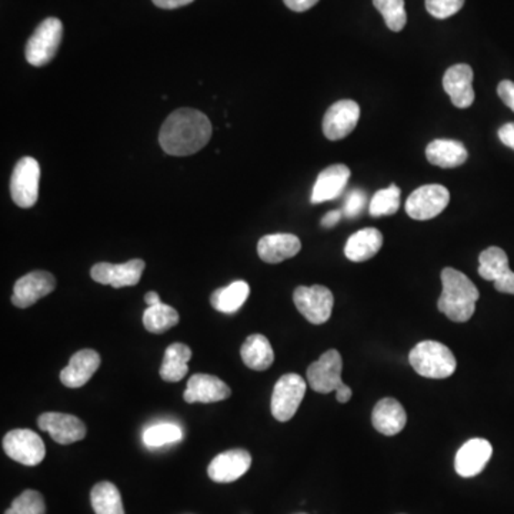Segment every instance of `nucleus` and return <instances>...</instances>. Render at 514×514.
<instances>
[{
  "label": "nucleus",
  "instance_id": "obj_7",
  "mask_svg": "<svg viewBox=\"0 0 514 514\" xmlns=\"http://www.w3.org/2000/svg\"><path fill=\"white\" fill-rule=\"evenodd\" d=\"M40 166L37 159H20L10 177V194L19 207L35 206L39 197Z\"/></svg>",
  "mask_w": 514,
  "mask_h": 514
},
{
  "label": "nucleus",
  "instance_id": "obj_17",
  "mask_svg": "<svg viewBox=\"0 0 514 514\" xmlns=\"http://www.w3.org/2000/svg\"><path fill=\"white\" fill-rule=\"evenodd\" d=\"M473 69L465 63L452 66L446 70L443 78L445 92L450 96L453 105L459 109H467L475 102L473 90Z\"/></svg>",
  "mask_w": 514,
  "mask_h": 514
},
{
  "label": "nucleus",
  "instance_id": "obj_43",
  "mask_svg": "<svg viewBox=\"0 0 514 514\" xmlns=\"http://www.w3.org/2000/svg\"><path fill=\"white\" fill-rule=\"evenodd\" d=\"M351 389L348 384H341L338 390H336V399H338L339 404H348L349 400L351 399Z\"/></svg>",
  "mask_w": 514,
  "mask_h": 514
},
{
  "label": "nucleus",
  "instance_id": "obj_19",
  "mask_svg": "<svg viewBox=\"0 0 514 514\" xmlns=\"http://www.w3.org/2000/svg\"><path fill=\"white\" fill-rule=\"evenodd\" d=\"M100 366V356L92 349H83L70 357L68 366L60 372V382L69 389L85 386Z\"/></svg>",
  "mask_w": 514,
  "mask_h": 514
},
{
  "label": "nucleus",
  "instance_id": "obj_1",
  "mask_svg": "<svg viewBox=\"0 0 514 514\" xmlns=\"http://www.w3.org/2000/svg\"><path fill=\"white\" fill-rule=\"evenodd\" d=\"M212 123L196 109H179L164 121L159 133V143L167 154L189 156L209 143L212 138Z\"/></svg>",
  "mask_w": 514,
  "mask_h": 514
},
{
  "label": "nucleus",
  "instance_id": "obj_44",
  "mask_svg": "<svg viewBox=\"0 0 514 514\" xmlns=\"http://www.w3.org/2000/svg\"><path fill=\"white\" fill-rule=\"evenodd\" d=\"M144 301H146V305L148 306L159 305V303H162L161 296H159L156 292L146 293V296H144Z\"/></svg>",
  "mask_w": 514,
  "mask_h": 514
},
{
  "label": "nucleus",
  "instance_id": "obj_34",
  "mask_svg": "<svg viewBox=\"0 0 514 514\" xmlns=\"http://www.w3.org/2000/svg\"><path fill=\"white\" fill-rule=\"evenodd\" d=\"M5 514H47V505L39 491L25 490Z\"/></svg>",
  "mask_w": 514,
  "mask_h": 514
},
{
  "label": "nucleus",
  "instance_id": "obj_5",
  "mask_svg": "<svg viewBox=\"0 0 514 514\" xmlns=\"http://www.w3.org/2000/svg\"><path fill=\"white\" fill-rule=\"evenodd\" d=\"M306 394V382L296 373L285 374L278 380L272 394L273 417L278 422H288L295 416Z\"/></svg>",
  "mask_w": 514,
  "mask_h": 514
},
{
  "label": "nucleus",
  "instance_id": "obj_41",
  "mask_svg": "<svg viewBox=\"0 0 514 514\" xmlns=\"http://www.w3.org/2000/svg\"><path fill=\"white\" fill-rule=\"evenodd\" d=\"M156 6L161 9H177V7H184L186 5L192 4L194 0H152Z\"/></svg>",
  "mask_w": 514,
  "mask_h": 514
},
{
  "label": "nucleus",
  "instance_id": "obj_22",
  "mask_svg": "<svg viewBox=\"0 0 514 514\" xmlns=\"http://www.w3.org/2000/svg\"><path fill=\"white\" fill-rule=\"evenodd\" d=\"M374 429L384 435H394L406 426L407 414L399 400L386 397L380 400L372 413Z\"/></svg>",
  "mask_w": 514,
  "mask_h": 514
},
{
  "label": "nucleus",
  "instance_id": "obj_35",
  "mask_svg": "<svg viewBox=\"0 0 514 514\" xmlns=\"http://www.w3.org/2000/svg\"><path fill=\"white\" fill-rule=\"evenodd\" d=\"M465 6V0H426V9L435 19H447Z\"/></svg>",
  "mask_w": 514,
  "mask_h": 514
},
{
  "label": "nucleus",
  "instance_id": "obj_14",
  "mask_svg": "<svg viewBox=\"0 0 514 514\" xmlns=\"http://www.w3.org/2000/svg\"><path fill=\"white\" fill-rule=\"evenodd\" d=\"M144 266L146 265L142 259L129 260L123 265L98 263L90 270V276L95 282L100 283V285H110L115 288H128V286H136L141 282Z\"/></svg>",
  "mask_w": 514,
  "mask_h": 514
},
{
  "label": "nucleus",
  "instance_id": "obj_13",
  "mask_svg": "<svg viewBox=\"0 0 514 514\" xmlns=\"http://www.w3.org/2000/svg\"><path fill=\"white\" fill-rule=\"evenodd\" d=\"M55 288L56 280L52 273L45 270L27 273L15 283L12 303L19 309L30 308Z\"/></svg>",
  "mask_w": 514,
  "mask_h": 514
},
{
  "label": "nucleus",
  "instance_id": "obj_28",
  "mask_svg": "<svg viewBox=\"0 0 514 514\" xmlns=\"http://www.w3.org/2000/svg\"><path fill=\"white\" fill-rule=\"evenodd\" d=\"M90 501L96 514H125L121 491L113 483H98L90 491Z\"/></svg>",
  "mask_w": 514,
  "mask_h": 514
},
{
  "label": "nucleus",
  "instance_id": "obj_25",
  "mask_svg": "<svg viewBox=\"0 0 514 514\" xmlns=\"http://www.w3.org/2000/svg\"><path fill=\"white\" fill-rule=\"evenodd\" d=\"M243 363L252 371H267L275 362L272 344L263 334H252L240 349Z\"/></svg>",
  "mask_w": 514,
  "mask_h": 514
},
{
  "label": "nucleus",
  "instance_id": "obj_10",
  "mask_svg": "<svg viewBox=\"0 0 514 514\" xmlns=\"http://www.w3.org/2000/svg\"><path fill=\"white\" fill-rule=\"evenodd\" d=\"M343 361L338 351H328L308 369V382L318 393L328 394L336 392L343 384L341 380Z\"/></svg>",
  "mask_w": 514,
  "mask_h": 514
},
{
  "label": "nucleus",
  "instance_id": "obj_9",
  "mask_svg": "<svg viewBox=\"0 0 514 514\" xmlns=\"http://www.w3.org/2000/svg\"><path fill=\"white\" fill-rule=\"evenodd\" d=\"M450 202L449 190L442 184H425L410 194L406 214L414 220H430L439 216Z\"/></svg>",
  "mask_w": 514,
  "mask_h": 514
},
{
  "label": "nucleus",
  "instance_id": "obj_24",
  "mask_svg": "<svg viewBox=\"0 0 514 514\" xmlns=\"http://www.w3.org/2000/svg\"><path fill=\"white\" fill-rule=\"evenodd\" d=\"M467 151L459 141L435 139L426 148V158L433 166L442 169H455L467 161Z\"/></svg>",
  "mask_w": 514,
  "mask_h": 514
},
{
  "label": "nucleus",
  "instance_id": "obj_38",
  "mask_svg": "<svg viewBox=\"0 0 514 514\" xmlns=\"http://www.w3.org/2000/svg\"><path fill=\"white\" fill-rule=\"evenodd\" d=\"M495 288L498 292L514 295V272L510 270L508 275L498 278V282H495Z\"/></svg>",
  "mask_w": 514,
  "mask_h": 514
},
{
  "label": "nucleus",
  "instance_id": "obj_39",
  "mask_svg": "<svg viewBox=\"0 0 514 514\" xmlns=\"http://www.w3.org/2000/svg\"><path fill=\"white\" fill-rule=\"evenodd\" d=\"M498 139H500L501 143L514 151V123H506L505 126H501L498 129Z\"/></svg>",
  "mask_w": 514,
  "mask_h": 514
},
{
  "label": "nucleus",
  "instance_id": "obj_29",
  "mask_svg": "<svg viewBox=\"0 0 514 514\" xmlns=\"http://www.w3.org/2000/svg\"><path fill=\"white\" fill-rule=\"evenodd\" d=\"M478 262H480L478 275L488 282H498V278L510 272L508 255L505 250L495 247V246L483 250L478 257Z\"/></svg>",
  "mask_w": 514,
  "mask_h": 514
},
{
  "label": "nucleus",
  "instance_id": "obj_36",
  "mask_svg": "<svg viewBox=\"0 0 514 514\" xmlns=\"http://www.w3.org/2000/svg\"><path fill=\"white\" fill-rule=\"evenodd\" d=\"M364 205H366V194L363 190H351L344 202L343 214L348 217L359 216V214L364 209Z\"/></svg>",
  "mask_w": 514,
  "mask_h": 514
},
{
  "label": "nucleus",
  "instance_id": "obj_12",
  "mask_svg": "<svg viewBox=\"0 0 514 514\" xmlns=\"http://www.w3.org/2000/svg\"><path fill=\"white\" fill-rule=\"evenodd\" d=\"M37 426L49 433L59 445H72L86 437V425L79 417L66 413H43L37 419Z\"/></svg>",
  "mask_w": 514,
  "mask_h": 514
},
{
  "label": "nucleus",
  "instance_id": "obj_27",
  "mask_svg": "<svg viewBox=\"0 0 514 514\" xmlns=\"http://www.w3.org/2000/svg\"><path fill=\"white\" fill-rule=\"evenodd\" d=\"M250 288L243 280L230 283L226 288H220L215 290L210 296V303L217 311L232 315L239 310L245 301L249 298Z\"/></svg>",
  "mask_w": 514,
  "mask_h": 514
},
{
  "label": "nucleus",
  "instance_id": "obj_45",
  "mask_svg": "<svg viewBox=\"0 0 514 514\" xmlns=\"http://www.w3.org/2000/svg\"><path fill=\"white\" fill-rule=\"evenodd\" d=\"M299 514H305V513H299Z\"/></svg>",
  "mask_w": 514,
  "mask_h": 514
},
{
  "label": "nucleus",
  "instance_id": "obj_21",
  "mask_svg": "<svg viewBox=\"0 0 514 514\" xmlns=\"http://www.w3.org/2000/svg\"><path fill=\"white\" fill-rule=\"evenodd\" d=\"M301 249V243L298 236L290 233H275L263 236L257 243V253L265 263L276 265L286 259L295 257Z\"/></svg>",
  "mask_w": 514,
  "mask_h": 514
},
{
  "label": "nucleus",
  "instance_id": "obj_37",
  "mask_svg": "<svg viewBox=\"0 0 514 514\" xmlns=\"http://www.w3.org/2000/svg\"><path fill=\"white\" fill-rule=\"evenodd\" d=\"M498 95L503 103L514 111V83L511 80H503L498 83Z\"/></svg>",
  "mask_w": 514,
  "mask_h": 514
},
{
  "label": "nucleus",
  "instance_id": "obj_18",
  "mask_svg": "<svg viewBox=\"0 0 514 514\" xmlns=\"http://www.w3.org/2000/svg\"><path fill=\"white\" fill-rule=\"evenodd\" d=\"M493 455V447L486 439L466 442L456 455L455 468L462 477H475L483 472Z\"/></svg>",
  "mask_w": 514,
  "mask_h": 514
},
{
  "label": "nucleus",
  "instance_id": "obj_40",
  "mask_svg": "<svg viewBox=\"0 0 514 514\" xmlns=\"http://www.w3.org/2000/svg\"><path fill=\"white\" fill-rule=\"evenodd\" d=\"M283 2L293 12H306L315 6L319 0H283Z\"/></svg>",
  "mask_w": 514,
  "mask_h": 514
},
{
  "label": "nucleus",
  "instance_id": "obj_11",
  "mask_svg": "<svg viewBox=\"0 0 514 514\" xmlns=\"http://www.w3.org/2000/svg\"><path fill=\"white\" fill-rule=\"evenodd\" d=\"M361 118V106L354 100H339L331 105L323 118V133L329 141H341L351 135Z\"/></svg>",
  "mask_w": 514,
  "mask_h": 514
},
{
  "label": "nucleus",
  "instance_id": "obj_31",
  "mask_svg": "<svg viewBox=\"0 0 514 514\" xmlns=\"http://www.w3.org/2000/svg\"><path fill=\"white\" fill-rule=\"evenodd\" d=\"M400 194L402 190L396 184H390L387 189L377 190L369 206L372 216H390L396 214L400 207Z\"/></svg>",
  "mask_w": 514,
  "mask_h": 514
},
{
  "label": "nucleus",
  "instance_id": "obj_2",
  "mask_svg": "<svg viewBox=\"0 0 514 514\" xmlns=\"http://www.w3.org/2000/svg\"><path fill=\"white\" fill-rule=\"evenodd\" d=\"M443 292L437 308L443 315L457 323H465L475 315L478 293L475 283L459 270L446 267L442 275Z\"/></svg>",
  "mask_w": 514,
  "mask_h": 514
},
{
  "label": "nucleus",
  "instance_id": "obj_42",
  "mask_svg": "<svg viewBox=\"0 0 514 514\" xmlns=\"http://www.w3.org/2000/svg\"><path fill=\"white\" fill-rule=\"evenodd\" d=\"M341 210H331L326 215L323 219H321V226L323 227H333L341 222Z\"/></svg>",
  "mask_w": 514,
  "mask_h": 514
},
{
  "label": "nucleus",
  "instance_id": "obj_33",
  "mask_svg": "<svg viewBox=\"0 0 514 514\" xmlns=\"http://www.w3.org/2000/svg\"><path fill=\"white\" fill-rule=\"evenodd\" d=\"M184 437L182 429L172 423H162L158 426H152L144 430L143 442L149 449H156L164 445L179 442Z\"/></svg>",
  "mask_w": 514,
  "mask_h": 514
},
{
  "label": "nucleus",
  "instance_id": "obj_30",
  "mask_svg": "<svg viewBox=\"0 0 514 514\" xmlns=\"http://www.w3.org/2000/svg\"><path fill=\"white\" fill-rule=\"evenodd\" d=\"M179 323V313L172 306L159 303L148 306L143 313V325L151 333L161 334Z\"/></svg>",
  "mask_w": 514,
  "mask_h": 514
},
{
  "label": "nucleus",
  "instance_id": "obj_4",
  "mask_svg": "<svg viewBox=\"0 0 514 514\" xmlns=\"http://www.w3.org/2000/svg\"><path fill=\"white\" fill-rule=\"evenodd\" d=\"M63 25L58 17H47L37 27L26 43V60L32 66L47 65L59 49Z\"/></svg>",
  "mask_w": 514,
  "mask_h": 514
},
{
  "label": "nucleus",
  "instance_id": "obj_6",
  "mask_svg": "<svg viewBox=\"0 0 514 514\" xmlns=\"http://www.w3.org/2000/svg\"><path fill=\"white\" fill-rule=\"evenodd\" d=\"M296 308L313 325H323L333 310V293L321 285L299 286L293 293Z\"/></svg>",
  "mask_w": 514,
  "mask_h": 514
},
{
  "label": "nucleus",
  "instance_id": "obj_23",
  "mask_svg": "<svg viewBox=\"0 0 514 514\" xmlns=\"http://www.w3.org/2000/svg\"><path fill=\"white\" fill-rule=\"evenodd\" d=\"M383 246V235L374 227H366L351 235L344 246V255L351 262L361 263L372 259Z\"/></svg>",
  "mask_w": 514,
  "mask_h": 514
},
{
  "label": "nucleus",
  "instance_id": "obj_26",
  "mask_svg": "<svg viewBox=\"0 0 514 514\" xmlns=\"http://www.w3.org/2000/svg\"><path fill=\"white\" fill-rule=\"evenodd\" d=\"M190 359H192V351L189 346L184 343H173L164 351L163 363L161 366V377L164 382L169 383H176L186 377L189 372Z\"/></svg>",
  "mask_w": 514,
  "mask_h": 514
},
{
  "label": "nucleus",
  "instance_id": "obj_32",
  "mask_svg": "<svg viewBox=\"0 0 514 514\" xmlns=\"http://www.w3.org/2000/svg\"><path fill=\"white\" fill-rule=\"evenodd\" d=\"M374 7L383 16L384 24L392 32H400L407 24L404 0H373Z\"/></svg>",
  "mask_w": 514,
  "mask_h": 514
},
{
  "label": "nucleus",
  "instance_id": "obj_16",
  "mask_svg": "<svg viewBox=\"0 0 514 514\" xmlns=\"http://www.w3.org/2000/svg\"><path fill=\"white\" fill-rule=\"evenodd\" d=\"M232 389L219 377L212 374H194L187 382L184 399L186 404H216L229 399Z\"/></svg>",
  "mask_w": 514,
  "mask_h": 514
},
{
  "label": "nucleus",
  "instance_id": "obj_20",
  "mask_svg": "<svg viewBox=\"0 0 514 514\" xmlns=\"http://www.w3.org/2000/svg\"><path fill=\"white\" fill-rule=\"evenodd\" d=\"M351 172L346 164H333L326 167L318 176L310 202L313 205L323 204L329 200L336 199L343 194L344 187L351 181Z\"/></svg>",
  "mask_w": 514,
  "mask_h": 514
},
{
  "label": "nucleus",
  "instance_id": "obj_8",
  "mask_svg": "<svg viewBox=\"0 0 514 514\" xmlns=\"http://www.w3.org/2000/svg\"><path fill=\"white\" fill-rule=\"evenodd\" d=\"M4 450L10 459L25 466H37L47 456V447L40 435L32 430L16 429L4 437Z\"/></svg>",
  "mask_w": 514,
  "mask_h": 514
},
{
  "label": "nucleus",
  "instance_id": "obj_3",
  "mask_svg": "<svg viewBox=\"0 0 514 514\" xmlns=\"http://www.w3.org/2000/svg\"><path fill=\"white\" fill-rule=\"evenodd\" d=\"M409 362L416 373L427 379H447L457 367L453 351L435 341L417 343L410 351Z\"/></svg>",
  "mask_w": 514,
  "mask_h": 514
},
{
  "label": "nucleus",
  "instance_id": "obj_15",
  "mask_svg": "<svg viewBox=\"0 0 514 514\" xmlns=\"http://www.w3.org/2000/svg\"><path fill=\"white\" fill-rule=\"evenodd\" d=\"M252 466V456L247 450L233 449L220 453L210 462L207 475L216 483L236 482Z\"/></svg>",
  "mask_w": 514,
  "mask_h": 514
}]
</instances>
